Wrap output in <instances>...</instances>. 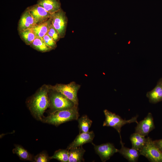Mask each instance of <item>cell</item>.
<instances>
[{
    "label": "cell",
    "mask_w": 162,
    "mask_h": 162,
    "mask_svg": "<svg viewBox=\"0 0 162 162\" xmlns=\"http://www.w3.org/2000/svg\"><path fill=\"white\" fill-rule=\"evenodd\" d=\"M49 86H44L33 96L29 105V108L33 116L37 119L42 120L43 114L50 105L48 96Z\"/></svg>",
    "instance_id": "6da1fadb"
},
{
    "label": "cell",
    "mask_w": 162,
    "mask_h": 162,
    "mask_svg": "<svg viewBox=\"0 0 162 162\" xmlns=\"http://www.w3.org/2000/svg\"><path fill=\"white\" fill-rule=\"evenodd\" d=\"M79 116L78 106H75L70 108L52 112L42 120L45 123L57 126L67 122L77 120Z\"/></svg>",
    "instance_id": "7a4b0ae2"
},
{
    "label": "cell",
    "mask_w": 162,
    "mask_h": 162,
    "mask_svg": "<svg viewBox=\"0 0 162 162\" xmlns=\"http://www.w3.org/2000/svg\"><path fill=\"white\" fill-rule=\"evenodd\" d=\"M104 112L105 116V119L103 124V126L110 127L115 129L119 134L120 140H122L121 131L123 126L127 124L134 122L137 124L138 123L137 120L138 115L132 117L130 119L126 120L107 110H104Z\"/></svg>",
    "instance_id": "3957f363"
},
{
    "label": "cell",
    "mask_w": 162,
    "mask_h": 162,
    "mask_svg": "<svg viewBox=\"0 0 162 162\" xmlns=\"http://www.w3.org/2000/svg\"><path fill=\"white\" fill-rule=\"evenodd\" d=\"M80 87V85L74 82L67 84H57L54 86H49V89L61 93L77 106L78 105L77 93Z\"/></svg>",
    "instance_id": "277c9868"
},
{
    "label": "cell",
    "mask_w": 162,
    "mask_h": 162,
    "mask_svg": "<svg viewBox=\"0 0 162 162\" xmlns=\"http://www.w3.org/2000/svg\"><path fill=\"white\" fill-rule=\"evenodd\" d=\"M144 146L139 150L140 155L146 158L151 162H162V152L150 137L147 138Z\"/></svg>",
    "instance_id": "5b68a950"
},
{
    "label": "cell",
    "mask_w": 162,
    "mask_h": 162,
    "mask_svg": "<svg viewBox=\"0 0 162 162\" xmlns=\"http://www.w3.org/2000/svg\"><path fill=\"white\" fill-rule=\"evenodd\" d=\"M54 92L49 98L52 112L71 108L75 106L74 103L60 93Z\"/></svg>",
    "instance_id": "8992f818"
},
{
    "label": "cell",
    "mask_w": 162,
    "mask_h": 162,
    "mask_svg": "<svg viewBox=\"0 0 162 162\" xmlns=\"http://www.w3.org/2000/svg\"><path fill=\"white\" fill-rule=\"evenodd\" d=\"M52 24L58 32L61 38H64L66 34L68 20L66 13L61 9L52 15Z\"/></svg>",
    "instance_id": "52a82bcc"
},
{
    "label": "cell",
    "mask_w": 162,
    "mask_h": 162,
    "mask_svg": "<svg viewBox=\"0 0 162 162\" xmlns=\"http://www.w3.org/2000/svg\"><path fill=\"white\" fill-rule=\"evenodd\" d=\"M95 152L100 157L101 161L104 162L109 160L115 153L118 152V149L113 144L110 142L96 145L92 143Z\"/></svg>",
    "instance_id": "ba28073f"
},
{
    "label": "cell",
    "mask_w": 162,
    "mask_h": 162,
    "mask_svg": "<svg viewBox=\"0 0 162 162\" xmlns=\"http://www.w3.org/2000/svg\"><path fill=\"white\" fill-rule=\"evenodd\" d=\"M155 128L152 115L149 112L143 120L137 123L135 128V133L146 136Z\"/></svg>",
    "instance_id": "9c48e42d"
},
{
    "label": "cell",
    "mask_w": 162,
    "mask_h": 162,
    "mask_svg": "<svg viewBox=\"0 0 162 162\" xmlns=\"http://www.w3.org/2000/svg\"><path fill=\"white\" fill-rule=\"evenodd\" d=\"M27 8L32 16L36 25L46 21L52 15L37 4Z\"/></svg>",
    "instance_id": "30bf717a"
},
{
    "label": "cell",
    "mask_w": 162,
    "mask_h": 162,
    "mask_svg": "<svg viewBox=\"0 0 162 162\" xmlns=\"http://www.w3.org/2000/svg\"><path fill=\"white\" fill-rule=\"evenodd\" d=\"M95 135L93 131L87 133H80L68 146L67 149L77 147L88 143H92Z\"/></svg>",
    "instance_id": "8fae6325"
},
{
    "label": "cell",
    "mask_w": 162,
    "mask_h": 162,
    "mask_svg": "<svg viewBox=\"0 0 162 162\" xmlns=\"http://www.w3.org/2000/svg\"><path fill=\"white\" fill-rule=\"evenodd\" d=\"M36 25L32 16L26 8L22 15L19 20L18 26L19 32L32 28Z\"/></svg>",
    "instance_id": "7c38bea8"
},
{
    "label": "cell",
    "mask_w": 162,
    "mask_h": 162,
    "mask_svg": "<svg viewBox=\"0 0 162 162\" xmlns=\"http://www.w3.org/2000/svg\"><path fill=\"white\" fill-rule=\"evenodd\" d=\"M120 142L121 148L120 149H118V152L129 162H137L140 155L139 151L132 148H129L124 146L122 140H120Z\"/></svg>",
    "instance_id": "4fadbf2b"
},
{
    "label": "cell",
    "mask_w": 162,
    "mask_h": 162,
    "mask_svg": "<svg viewBox=\"0 0 162 162\" xmlns=\"http://www.w3.org/2000/svg\"><path fill=\"white\" fill-rule=\"evenodd\" d=\"M37 4L51 15L62 9L60 0H38Z\"/></svg>",
    "instance_id": "5bb4252c"
},
{
    "label": "cell",
    "mask_w": 162,
    "mask_h": 162,
    "mask_svg": "<svg viewBox=\"0 0 162 162\" xmlns=\"http://www.w3.org/2000/svg\"><path fill=\"white\" fill-rule=\"evenodd\" d=\"M146 97L149 102L156 104L162 101V78L158 81L155 87L147 92Z\"/></svg>",
    "instance_id": "9a60e30c"
},
{
    "label": "cell",
    "mask_w": 162,
    "mask_h": 162,
    "mask_svg": "<svg viewBox=\"0 0 162 162\" xmlns=\"http://www.w3.org/2000/svg\"><path fill=\"white\" fill-rule=\"evenodd\" d=\"M68 151L69 159L68 162L84 161L83 157L86 150L82 146L71 148Z\"/></svg>",
    "instance_id": "2e32d148"
},
{
    "label": "cell",
    "mask_w": 162,
    "mask_h": 162,
    "mask_svg": "<svg viewBox=\"0 0 162 162\" xmlns=\"http://www.w3.org/2000/svg\"><path fill=\"white\" fill-rule=\"evenodd\" d=\"M145 137L135 132L132 134L130 137L132 148L139 151L146 142L147 139Z\"/></svg>",
    "instance_id": "e0dca14e"
},
{
    "label": "cell",
    "mask_w": 162,
    "mask_h": 162,
    "mask_svg": "<svg viewBox=\"0 0 162 162\" xmlns=\"http://www.w3.org/2000/svg\"><path fill=\"white\" fill-rule=\"evenodd\" d=\"M52 24L51 18L46 21L36 25L32 29L37 36L43 37L48 31Z\"/></svg>",
    "instance_id": "ac0fdd59"
},
{
    "label": "cell",
    "mask_w": 162,
    "mask_h": 162,
    "mask_svg": "<svg viewBox=\"0 0 162 162\" xmlns=\"http://www.w3.org/2000/svg\"><path fill=\"white\" fill-rule=\"evenodd\" d=\"M30 45L35 50L42 52L52 50L45 42L42 37L37 36Z\"/></svg>",
    "instance_id": "d6986e66"
},
{
    "label": "cell",
    "mask_w": 162,
    "mask_h": 162,
    "mask_svg": "<svg viewBox=\"0 0 162 162\" xmlns=\"http://www.w3.org/2000/svg\"><path fill=\"white\" fill-rule=\"evenodd\" d=\"M19 32L22 39L28 45H30L37 36L35 32L32 28Z\"/></svg>",
    "instance_id": "ffe728a7"
},
{
    "label": "cell",
    "mask_w": 162,
    "mask_h": 162,
    "mask_svg": "<svg viewBox=\"0 0 162 162\" xmlns=\"http://www.w3.org/2000/svg\"><path fill=\"white\" fill-rule=\"evenodd\" d=\"M77 120L80 133L89 132V130L91 126L92 122L87 116H83L78 118Z\"/></svg>",
    "instance_id": "44dd1931"
},
{
    "label": "cell",
    "mask_w": 162,
    "mask_h": 162,
    "mask_svg": "<svg viewBox=\"0 0 162 162\" xmlns=\"http://www.w3.org/2000/svg\"><path fill=\"white\" fill-rule=\"evenodd\" d=\"M13 152L16 154L21 160L30 161L33 160L32 155L21 146L16 145L15 148L13 150Z\"/></svg>",
    "instance_id": "7402d4cb"
},
{
    "label": "cell",
    "mask_w": 162,
    "mask_h": 162,
    "mask_svg": "<svg viewBox=\"0 0 162 162\" xmlns=\"http://www.w3.org/2000/svg\"><path fill=\"white\" fill-rule=\"evenodd\" d=\"M50 160L56 159L62 162H68L69 159L68 150L66 149H60L56 151L54 154L50 157Z\"/></svg>",
    "instance_id": "603a6c76"
},
{
    "label": "cell",
    "mask_w": 162,
    "mask_h": 162,
    "mask_svg": "<svg viewBox=\"0 0 162 162\" xmlns=\"http://www.w3.org/2000/svg\"><path fill=\"white\" fill-rule=\"evenodd\" d=\"M47 33L56 42L58 41L61 38L58 32L52 24Z\"/></svg>",
    "instance_id": "cb8c5ba5"
},
{
    "label": "cell",
    "mask_w": 162,
    "mask_h": 162,
    "mask_svg": "<svg viewBox=\"0 0 162 162\" xmlns=\"http://www.w3.org/2000/svg\"><path fill=\"white\" fill-rule=\"evenodd\" d=\"M43 38L46 43L52 49H55L56 47V42L47 33Z\"/></svg>",
    "instance_id": "d4e9b609"
},
{
    "label": "cell",
    "mask_w": 162,
    "mask_h": 162,
    "mask_svg": "<svg viewBox=\"0 0 162 162\" xmlns=\"http://www.w3.org/2000/svg\"><path fill=\"white\" fill-rule=\"evenodd\" d=\"M34 159V161L36 162H47L50 160V157L44 152L38 154Z\"/></svg>",
    "instance_id": "484cf974"
},
{
    "label": "cell",
    "mask_w": 162,
    "mask_h": 162,
    "mask_svg": "<svg viewBox=\"0 0 162 162\" xmlns=\"http://www.w3.org/2000/svg\"><path fill=\"white\" fill-rule=\"evenodd\" d=\"M154 142L156 146L162 152V139L154 140Z\"/></svg>",
    "instance_id": "4316f807"
}]
</instances>
